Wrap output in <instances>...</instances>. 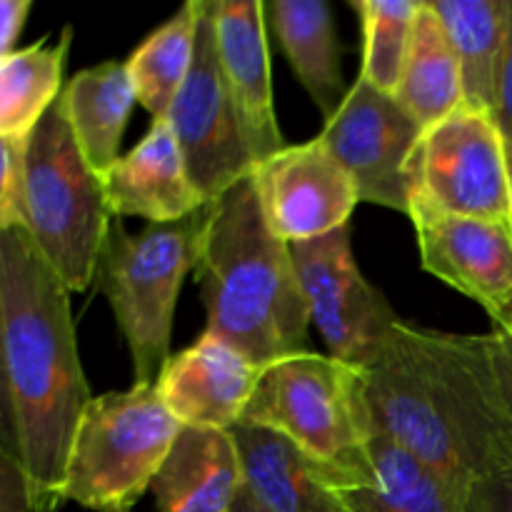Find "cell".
<instances>
[{"label":"cell","instance_id":"6","mask_svg":"<svg viewBox=\"0 0 512 512\" xmlns=\"http://www.w3.org/2000/svg\"><path fill=\"white\" fill-rule=\"evenodd\" d=\"M113 213L103 180L73 138L63 105L45 113L23 150V225L70 293L93 285Z\"/></svg>","mask_w":512,"mask_h":512},{"label":"cell","instance_id":"26","mask_svg":"<svg viewBox=\"0 0 512 512\" xmlns=\"http://www.w3.org/2000/svg\"><path fill=\"white\" fill-rule=\"evenodd\" d=\"M363 23V70L360 78L383 93H398L410 53L420 0H355Z\"/></svg>","mask_w":512,"mask_h":512},{"label":"cell","instance_id":"4","mask_svg":"<svg viewBox=\"0 0 512 512\" xmlns=\"http://www.w3.org/2000/svg\"><path fill=\"white\" fill-rule=\"evenodd\" d=\"M243 425L288 440L340 493L373 478L363 373L333 355L308 350L263 368Z\"/></svg>","mask_w":512,"mask_h":512},{"label":"cell","instance_id":"11","mask_svg":"<svg viewBox=\"0 0 512 512\" xmlns=\"http://www.w3.org/2000/svg\"><path fill=\"white\" fill-rule=\"evenodd\" d=\"M423 135V125L395 95L358 75L318 138L350 175L360 203L408 215L410 165Z\"/></svg>","mask_w":512,"mask_h":512},{"label":"cell","instance_id":"31","mask_svg":"<svg viewBox=\"0 0 512 512\" xmlns=\"http://www.w3.org/2000/svg\"><path fill=\"white\" fill-rule=\"evenodd\" d=\"M0 512H33L30 483L23 465L0 450Z\"/></svg>","mask_w":512,"mask_h":512},{"label":"cell","instance_id":"17","mask_svg":"<svg viewBox=\"0 0 512 512\" xmlns=\"http://www.w3.org/2000/svg\"><path fill=\"white\" fill-rule=\"evenodd\" d=\"M243 488L233 430L180 428L153 480L158 512H230Z\"/></svg>","mask_w":512,"mask_h":512},{"label":"cell","instance_id":"12","mask_svg":"<svg viewBox=\"0 0 512 512\" xmlns=\"http://www.w3.org/2000/svg\"><path fill=\"white\" fill-rule=\"evenodd\" d=\"M265 223L283 243H308L348 228L360 203L353 180L320 138L285 145L253 170Z\"/></svg>","mask_w":512,"mask_h":512},{"label":"cell","instance_id":"35","mask_svg":"<svg viewBox=\"0 0 512 512\" xmlns=\"http://www.w3.org/2000/svg\"><path fill=\"white\" fill-rule=\"evenodd\" d=\"M505 155H508V178H510V225H512V145L505 143Z\"/></svg>","mask_w":512,"mask_h":512},{"label":"cell","instance_id":"20","mask_svg":"<svg viewBox=\"0 0 512 512\" xmlns=\"http://www.w3.org/2000/svg\"><path fill=\"white\" fill-rule=\"evenodd\" d=\"M138 103L128 65L120 60L85 68L68 80L60 95L65 120L90 168L103 175L120 158L123 140L133 105Z\"/></svg>","mask_w":512,"mask_h":512},{"label":"cell","instance_id":"23","mask_svg":"<svg viewBox=\"0 0 512 512\" xmlns=\"http://www.w3.org/2000/svg\"><path fill=\"white\" fill-rule=\"evenodd\" d=\"M73 28L58 40L40 38L0 58V138L25 145L40 120L63 95V70Z\"/></svg>","mask_w":512,"mask_h":512},{"label":"cell","instance_id":"3","mask_svg":"<svg viewBox=\"0 0 512 512\" xmlns=\"http://www.w3.org/2000/svg\"><path fill=\"white\" fill-rule=\"evenodd\" d=\"M195 275L205 333L228 340L260 368L308 353L310 313L290 245L265 223L253 178L210 203Z\"/></svg>","mask_w":512,"mask_h":512},{"label":"cell","instance_id":"19","mask_svg":"<svg viewBox=\"0 0 512 512\" xmlns=\"http://www.w3.org/2000/svg\"><path fill=\"white\" fill-rule=\"evenodd\" d=\"M265 25L278 43L305 93L325 120L333 118L348 95L343 80V53L333 10L325 0H270L263 3Z\"/></svg>","mask_w":512,"mask_h":512},{"label":"cell","instance_id":"18","mask_svg":"<svg viewBox=\"0 0 512 512\" xmlns=\"http://www.w3.org/2000/svg\"><path fill=\"white\" fill-rule=\"evenodd\" d=\"M243 483L268 512H348L340 490L298 448L265 428H233Z\"/></svg>","mask_w":512,"mask_h":512},{"label":"cell","instance_id":"25","mask_svg":"<svg viewBox=\"0 0 512 512\" xmlns=\"http://www.w3.org/2000/svg\"><path fill=\"white\" fill-rule=\"evenodd\" d=\"M203 0L185 3L125 60L138 103L155 118H165L183 88L195 58Z\"/></svg>","mask_w":512,"mask_h":512},{"label":"cell","instance_id":"13","mask_svg":"<svg viewBox=\"0 0 512 512\" xmlns=\"http://www.w3.org/2000/svg\"><path fill=\"white\" fill-rule=\"evenodd\" d=\"M420 263L445 285L483 305L493 328H512V228L413 205Z\"/></svg>","mask_w":512,"mask_h":512},{"label":"cell","instance_id":"2","mask_svg":"<svg viewBox=\"0 0 512 512\" xmlns=\"http://www.w3.org/2000/svg\"><path fill=\"white\" fill-rule=\"evenodd\" d=\"M5 363L33 512L63 505L65 465L90 395L70 290L23 228L0 233Z\"/></svg>","mask_w":512,"mask_h":512},{"label":"cell","instance_id":"16","mask_svg":"<svg viewBox=\"0 0 512 512\" xmlns=\"http://www.w3.org/2000/svg\"><path fill=\"white\" fill-rule=\"evenodd\" d=\"M100 180L110 213L120 220L178 223L210 205L195 188L183 150L165 118H155L143 140L120 155Z\"/></svg>","mask_w":512,"mask_h":512},{"label":"cell","instance_id":"30","mask_svg":"<svg viewBox=\"0 0 512 512\" xmlns=\"http://www.w3.org/2000/svg\"><path fill=\"white\" fill-rule=\"evenodd\" d=\"M0 450L10 458L20 460V438H18V420H15L13 395H10L8 363H5V335H3V303H0Z\"/></svg>","mask_w":512,"mask_h":512},{"label":"cell","instance_id":"9","mask_svg":"<svg viewBox=\"0 0 512 512\" xmlns=\"http://www.w3.org/2000/svg\"><path fill=\"white\" fill-rule=\"evenodd\" d=\"M195 188L215 203L258 168L243 118L225 83L210 0H203L193 68L165 113Z\"/></svg>","mask_w":512,"mask_h":512},{"label":"cell","instance_id":"22","mask_svg":"<svg viewBox=\"0 0 512 512\" xmlns=\"http://www.w3.org/2000/svg\"><path fill=\"white\" fill-rule=\"evenodd\" d=\"M370 463V483L340 493L348 512H465L468 493L385 435L370 438Z\"/></svg>","mask_w":512,"mask_h":512},{"label":"cell","instance_id":"14","mask_svg":"<svg viewBox=\"0 0 512 512\" xmlns=\"http://www.w3.org/2000/svg\"><path fill=\"white\" fill-rule=\"evenodd\" d=\"M260 375L263 368L228 340L203 333L170 355L155 388L183 428L233 430L243 423Z\"/></svg>","mask_w":512,"mask_h":512},{"label":"cell","instance_id":"8","mask_svg":"<svg viewBox=\"0 0 512 512\" xmlns=\"http://www.w3.org/2000/svg\"><path fill=\"white\" fill-rule=\"evenodd\" d=\"M413 205L510 225L508 155L493 115L463 105L425 130L410 165Z\"/></svg>","mask_w":512,"mask_h":512},{"label":"cell","instance_id":"1","mask_svg":"<svg viewBox=\"0 0 512 512\" xmlns=\"http://www.w3.org/2000/svg\"><path fill=\"white\" fill-rule=\"evenodd\" d=\"M373 433L468 493L512 465V440L480 353L478 335L415 328L400 320L363 370Z\"/></svg>","mask_w":512,"mask_h":512},{"label":"cell","instance_id":"21","mask_svg":"<svg viewBox=\"0 0 512 512\" xmlns=\"http://www.w3.org/2000/svg\"><path fill=\"white\" fill-rule=\"evenodd\" d=\"M463 73L465 108L493 115L508 35V0H428Z\"/></svg>","mask_w":512,"mask_h":512},{"label":"cell","instance_id":"34","mask_svg":"<svg viewBox=\"0 0 512 512\" xmlns=\"http://www.w3.org/2000/svg\"><path fill=\"white\" fill-rule=\"evenodd\" d=\"M230 512H268V510H265L263 505L255 500V495L250 493V490L245 488V483H243V488H240L238 498H235L233 510H230Z\"/></svg>","mask_w":512,"mask_h":512},{"label":"cell","instance_id":"32","mask_svg":"<svg viewBox=\"0 0 512 512\" xmlns=\"http://www.w3.org/2000/svg\"><path fill=\"white\" fill-rule=\"evenodd\" d=\"M493 118L503 133L505 143L512 145V0H508V35H505V55L500 68L498 100H495Z\"/></svg>","mask_w":512,"mask_h":512},{"label":"cell","instance_id":"29","mask_svg":"<svg viewBox=\"0 0 512 512\" xmlns=\"http://www.w3.org/2000/svg\"><path fill=\"white\" fill-rule=\"evenodd\" d=\"M465 512H512V465L475 480L465 498Z\"/></svg>","mask_w":512,"mask_h":512},{"label":"cell","instance_id":"7","mask_svg":"<svg viewBox=\"0 0 512 512\" xmlns=\"http://www.w3.org/2000/svg\"><path fill=\"white\" fill-rule=\"evenodd\" d=\"M183 425L153 385L98 395L80 418L65 465L63 503L133 512L153 488Z\"/></svg>","mask_w":512,"mask_h":512},{"label":"cell","instance_id":"10","mask_svg":"<svg viewBox=\"0 0 512 512\" xmlns=\"http://www.w3.org/2000/svg\"><path fill=\"white\" fill-rule=\"evenodd\" d=\"M290 258L308 303L310 325L318 328L328 355L363 370L400 318L385 295L360 273L350 225L290 245Z\"/></svg>","mask_w":512,"mask_h":512},{"label":"cell","instance_id":"5","mask_svg":"<svg viewBox=\"0 0 512 512\" xmlns=\"http://www.w3.org/2000/svg\"><path fill=\"white\" fill-rule=\"evenodd\" d=\"M208 208L178 223H148L140 233L110 220L93 283L128 345L135 385H153L168 365L175 308L185 278L198 268Z\"/></svg>","mask_w":512,"mask_h":512},{"label":"cell","instance_id":"15","mask_svg":"<svg viewBox=\"0 0 512 512\" xmlns=\"http://www.w3.org/2000/svg\"><path fill=\"white\" fill-rule=\"evenodd\" d=\"M225 83L243 118L258 165L285 148L270 83L265 10L260 0H210Z\"/></svg>","mask_w":512,"mask_h":512},{"label":"cell","instance_id":"33","mask_svg":"<svg viewBox=\"0 0 512 512\" xmlns=\"http://www.w3.org/2000/svg\"><path fill=\"white\" fill-rule=\"evenodd\" d=\"M30 10H33L30 0H0V58L13 53V45L23 33Z\"/></svg>","mask_w":512,"mask_h":512},{"label":"cell","instance_id":"28","mask_svg":"<svg viewBox=\"0 0 512 512\" xmlns=\"http://www.w3.org/2000/svg\"><path fill=\"white\" fill-rule=\"evenodd\" d=\"M23 150L0 138V233L23 225Z\"/></svg>","mask_w":512,"mask_h":512},{"label":"cell","instance_id":"24","mask_svg":"<svg viewBox=\"0 0 512 512\" xmlns=\"http://www.w3.org/2000/svg\"><path fill=\"white\" fill-rule=\"evenodd\" d=\"M395 98L425 130L465 105L458 55L428 0H420L410 53Z\"/></svg>","mask_w":512,"mask_h":512},{"label":"cell","instance_id":"27","mask_svg":"<svg viewBox=\"0 0 512 512\" xmlns=\"http://www.w3.org/2000/svg\"><path fill=\"white\" fill-rule=\"evenodd\" d=\"M478 345L500 418L512 440V328H493L490 333L478 335Z\"/></svg>","mask_w":512,"mask_h":512}]
</instances>
